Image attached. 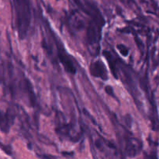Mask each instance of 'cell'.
<instances>
[{
    "label": "cell",
    "mask_w": 159,
    "mask_h": 159,
    "mask_svg": "<svg viewBox=\"0 0 159 159\" xmlns=\"http://www.w3.org/2000/svg\"><path fill=\"white\" fill-rule=\"evenodd\" d=\"M17 16V26L20 35L24 36L28 30L30 21L29 1L28 0H16Z\"/></svg>",
    "instance_id": "cell-1"
},
{
    "label": "cell",
    "mask_w": 159,
    "mask_h": 159,
    "mask_svg": "<svg viewBox=\"0 0 159 159\" xmlns=\"http://www.w3.org/2000/svg\"><path fill=\"white\" fill-rule=\"evenodd\" d=\"M141 141L137 139H129L126 143L125 153L129 157H135L140 153L141 150Z\"/></svg>",
    "instance_id": "cell-2"
},
{
    "label": "cell",
    "mask_w": 159,
    "mask_h": 159,
    "mask_svg": "<svg viewBox=\"0 0 159 159\" xmlns=\"http://www.w3.org/2000/svg\"><path fill=\"white\" fill-rule=\"evenodd\" d=\"M91 73L93 75L96 76V77L102 78L104 79V75L107 77V72H106L105 65L99 61H96L91 65Z\"/></svg>",
    "instance_id": "cell-3"
},
{
    "label": "cell",
    "mask_w": 159,
    "mask_h": 159,
    "mask_svg": "<svg viewBox=\"0 0 159 159\" xmlns=\"http://www.w3.org/2000/svg\"><path fill=\"white\" fill-rule=\"evenodd\" d=\"M10 116L5 114L0 110V129L2 132H9L10 127Z\"/></svg>",
    "instance_id": "cell-4"
},
{
    "label": "cell",
    "mask_w": 159,
    "mask_h": 159,
    "mask_svg": "<svg viewBox=\"0 0 159 159\" xmlns=\"http://www.w3.org/2000/svg\"><path fill=\"white\" fill-rule=\"evenodd\" d=\"M0 148H1L2 149V150L4 151L6 154H8V155H10L11 153H12V152H10V149L8 148V147H6V146H4L3 144H2L1 143H0Z\"/></svg>",
    "instance_id": "cell-5"
},
{
    "label": "cell",
    "mask_w": 159,
    "mask_h": 159,
    "mask_svg": "<svg viewBox=\"0 0 159 159\" xmlns=\"http://www.w3.org/2000/svg\"><path fill=\"white\" fill-rule=\"evenodd\" d=\"M144 159H157L156 157L153 156V155H146L144 157Z\"/></svg>",
    "instance_id": "cell-6"
}]
</instances>
